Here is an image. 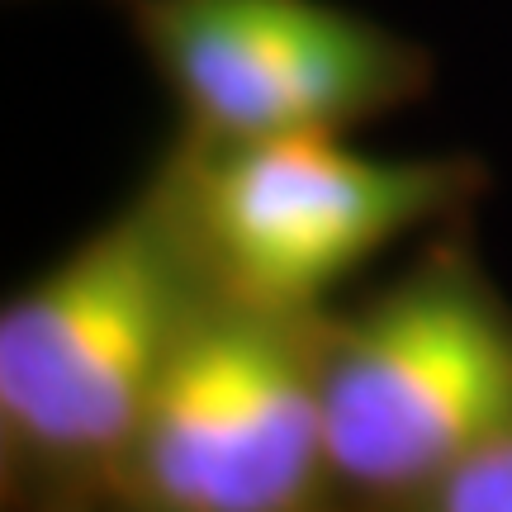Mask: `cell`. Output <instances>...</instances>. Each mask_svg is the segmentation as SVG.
I'll list each match as a JSON object with an SVG mask.
<instances>
[{
	"label": "cell",
	"instance_id": "obj_5",
	"mask_svg": "<svg viewBox=\"0 0 512 512\" xmlns=\"http://www.w3.org/2000/svg\"><path fill=\"white\" fill-rule=\"evenodd\" d=\"M181 147L347 133L432 91L418 38L332 0H124Z\"/></svg>",
	"mask_w": 512,
	"mask_h": 512
},
{
	"label": "cell",
	"instance_id": "obj_7",
	"mask_svg": "<svg viewBox=\"0 0 512 512\" xmlns=\"http://www.w3.org/2000/svg\"><path fill=\"white\" fill-rule=\"evenodd\" d=\"M110 5H124V0H110Z\"/></svg>",
	"mask_w": 512,
	"mask_h": 512
},
{
	"label": "cell",
	"instance_id": "obj_6",
	"mask_svg": "<svg viewBox=\"0 0 512 512\" xmlns=\"http://www.w3.org/2000/svg\"><path fill=\"white\" fill-rule=\"evenodd\" d=\"M403 512H512V427L484 441Z\"/></svg>",
	"mask_w": 512,
	"mask_h": 512
},
{
	"label": "cell",
	"instance_id": "obj_3",
	"mask_svg": "<svg viewBox=\"0 0 512 512\" xmlns=\"http://www.w3.org/2000/svg\"><path fill=\"white\" fill-rule=\"evenodd\" d=\"M342 133L266 143H166L147 171L219 304L256 313L332 309V294L408 233L470 219L489 185L479 157H366Z\"/></svg>",
	"mask_w": 512,
	"mask_h": 512
},
{
	"label": "cell",
	"instance_id": "obj_4",
	"mask_svg": "<svg viewBox=\"0 0 512 512\" xmlns=\"http://www.w3.org/2000/svg\"><path fill=\"white\" fill-rule=\"evenodd\" d=\"M318 318L209 304L166 366L105 512H342Z\"/></svg>",
	"mask_w": 512,
	"mask_h": 512
},
{
	"label": "cell",
	"instance_id": "obj_2",
	"mask_svg": "<svg viewBox=\"0 0 512 512\" xmlns=\"http://www.w3.org/2000/svg\"><path fill=\"white\" fill-rule=\"evenodd\" d=\"M332 479L356 512L413 508L512 427V304L470 219L427 233L394 280L318 318Z\"/></svg>",
	"mask_w": 512,
	"mask_h": 512
},
{
	"label": "cell",
	"instance_id": "obj_1",
	"mask_svg": "<svg viewBox=\"0 0 512 512\" xmlns=\"http://www.w3.org/2000/svg\"><path fill=\"white\" fill-rule=\"evenodd\" d=\"M214 304L162 185L24 280L0 309V470L19 512H105L195 318Z\"/></svg>",
	"mask_w": 512,
	"mask_h": 512
}]
</instances>
